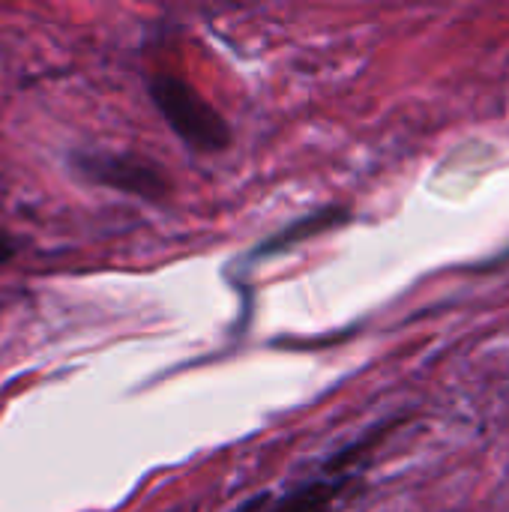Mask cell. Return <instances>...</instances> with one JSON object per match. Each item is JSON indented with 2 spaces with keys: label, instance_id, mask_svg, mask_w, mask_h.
<instances>
[{
  "label": "cell",
  "instance_id": "obj_1",
  "mask_svg": "<svg viewBox=\"0 0 509 512\" xmlns=\"http://www.w3.org/2000/svg\"><path fill=\"white\" fill-rule=\"evenodd\" d=\"M150 99L171 126V132L198 153H219L231 144L225 117L186 81L174 75H153L147 81Z\"/></svg>",
  "mask_w": 509,
  "mask_h": 512
},
{
  "label": "cell",
  "instance_id": "obj_3",
  "mask_svg": "<svg viewBox=\"0 0 509 512\" xmlns=\"http://www.w3.org/2000/svg\"><path fill=\"white\" fill-rule=\"evenodd\" d=\"M348 219H351V210H348V207H336V204H333V207H321V210H315V213H309V216H303V219H294L291 225H285V228L276 231L273 237H267V240L252 252V258H273V255L291 252V249H297L300 243L315 240V237H321V234H327V231L345 225Z\"/></svg>",
  "mask_w": 509,
  "mask_h": 512
},
{
  "label": "cell",
  "instance_id": "obj_6",
  "mask_svg": "<svg viewBox=\"0 0 509 512\" xmlns=\"http://www.w3.org/2000/svg\"><path fill=\"white\" fill-rule=\"evenodd\" d=\"M9 258H12V243L3 234V228H0V261H9Z\"/></svg>",
  "mask_w": 509,
  "mask_h": 512
},
{
  "label": "cell",
  "instance_id": "obj_5",
  "mask_svg": "<svg viewBox=\"0 0 509 512\" xmlns=\"http://www.w3.org/2000/svg\"><path fill=\"white\" fill-rule=\"evenodd\" d=\"M264 504H270V495H255L252 501H246L237 512H261L264 510Z\"/></svg>",
  "mask_w": 509,
  "mask_h": 512
},
{
  "label": "cell",
  "instance_id": "obj_2",
  "mask_svg": "<svg viewBox=\"0 0 509 512\" xmlns=\"http://www.w3.org/2000/svg\"><path fill=\"white\" fill-rule=\"evenodd\" d=\"M72 168L87 177L90 183L135 195L141 201L159 204L171 198V180L165 171L144 156L135 153H102V150H87L72 156Z\"/></svg>",
  "mask_w": 509,
  "mask_h": 512
},
{
  "label": "cell",
  "instance_id": "obj_4",
  "mask_svg": "<svg viewBox=\"0 0 509 512\" xmlns=\"http://www.w3.org/2000/svg\"><path fill=\"white\" fill-rule=\"evenodd\" d=\"M348 480H333V483H309L297 492H291L288 498H282L270 512H327L333 507V501L339 498V492L345 489Z\"/></svg>",
  "mask_w": 509,
  "mask_h": 512
}]
</instances>
